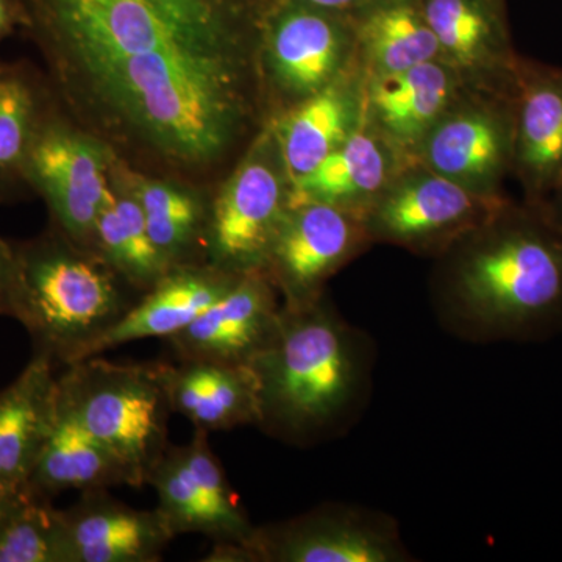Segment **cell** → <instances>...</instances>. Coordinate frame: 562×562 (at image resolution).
Here are the masks:
<instances>
[{"mask_svg":"<svg viewBox=\"0 0 562 562\" xmlns=\"http://www.w3.org/2000/svg\"><path fill=\"white\" fill-rule=\"evenodd\" d=\"M55 98L114 160L214 191L268 125V0H21Z\"/></svg>","mask_w":562,"mask_h":562,"instance_id":"obj_1","label":"cell"},{"mask_svg":"<svg viewBox=\"0 0 562 562\" xmlns=\"http://www.w3.org/2000/svg\"><path fill=\"white\" fill-rule=\"evenodd\" d=\"M439 324L464 341H543L562 331V228L531 203L506 199L435 258Z\"/></svg>","mask_w":562,"mask_h":562,"instance_id":"obj_2","label":"cell"},{"mask_svg":"<svg viewBox=\"0 0 562 562\" xmlns=\"http://www.w3.org/2000/svg\"><path fill=\"white\" fill-rule=\"evenodd\" d=\"M375 351L327 295L302 308L281 306L271 341L251 360L260 402L257 427L308 447L349 430L368 405Z\"/></svg>","mask_w":562,"mask_h":562,"instance_id":"obj_3","label":"cell"},{"mask_svg":"<svg viewBox=\"0 0 562 562\" xmlns=\"http://www.w3.org/2000/svg\"><path fill=\"white\" fill-rule=\"evenodd\" d=\"M13 247L10 317L27 330L33 353L54 364L85 360L140 297L98 254L52 225Z\"/></svg>","mask_w":562,"mask_h":562,"instance_id":"obj_4","label":"cell"},{"mask_svg":"<svg viewBox=\"0 0 562 562\" xmlns=\"http://www.w3.org/2000/svg\"><path fill=\"white\" fill-rule=\"evenodd\" d=\"M57 408L131 471L135 487L147 484L168 449L171 406L157 364H117L87 358L57 376Z\"/></svg>","mask_w":562,"mask_h":562,"instance_id":"obj_5","label":"cell"},{"mask_svg":"<svg viewBox=\"0 0 562 562\" xmlns=\"http://www.w3.org/2000/svg\"><path fill=\"white\" fill-rule=\"evenodd\" d=\"M260 63L271 121L330 87L360 63L350 14L291 0H268Z\"/></svg>","mask_w":562,"mask_h":562,"instance_id":"obj_6","label":"cell"},{"mask_svg":"<svg viewBox=\"0 0 562 562\" xmlns=\"http://www.w3.org/2000/svg\"><path fill=\"white\" fill-rule=\"evenodd\" d=\"M291 179L271 125L217 184L211 202L209 262L236 273L265 271L290 209Z\"/></svg>","mask_w":562,"mask_h":562,"instance_id":"obj_7","label":"cell"},{"mask_svg":"<svg viewBox=\"0 0 562 562\" xmlns=\"http://www.w3.org/2000/svg\"><path fill=\"white\" fill-rule=\"evenodd\" d=\"M113 155L79 127L58 101L41 122L27 161L33 198L49 211V225L95 254V225L110 191Z\"/></svg>","mask_w":562,"mask_h":562,"instance_id":"obj_8","label":"cell"},{"mask_svg":"<svg viewBox=\"0 0 562 562\" xmlns=\"http://www.w3.org/2000/svg\"><path fill=\"white\" fill-rule=\"evenodd\" d=\"M506 199L508 195L479 194L420 162L409 161L362 217L372 244H390L435 260L486 221Z\"/></svg>","mask_w":562,"mask_h":562,"instance_id":"obj_9","label":"cell"},{"mask_svg":"<svg viewBox=\"0 0 562 562\" xmlns=\"http://www.w3.org/2000/svg\"><path fill=\"white\" fill-rule=\"evenodd\" d=\"M372 246L361 211L330 203L292 205L266 258L281 306L302 308L327 295L328 281Z\"/></svg>","mask_w":562,"mask_h":562,"instance_id":"obj_10","label":"cell"},{"mask_svg":"<svg viewBox=\"0 0 562 562\" xmlns=\"http://www.w3.org/2000/svg\"><path fill=\"white\" fill-rule=\"evenodd\" d=\"M147 484L157 492L158 513L176 538L202 535L213 543L243 546L251 552L257 525L250 522L211 449L210 432L194 430L184 446L169 443Z\"/></svg>","mask_w":562,"mask_h":562,"instance_id":"obj_11","label":"cell"},{"mask_svg":"<svg viewBox=\"0 0 562 562\" xmlns=\"http://www.w3.org/2000/svg\"><path fill=\"white\" fill-rule=\"evenodd\" d=\"M514 95L468 91L436 122L413 161L479 194L501 198L513 172Z\"/></svg>","mask_w":562,"mask_h":562,"instance_id":"obj_12","label":"cell"},{"mask_svg":"<svg viewBox=\"0 0 562 562\" xmlns=\"http://www.w3.org/2000/svg\"><path fill=\"white\" fill-rule=\"evenodd\" d=\"M255 562H412L397 520L387 514L325 503L283 520L257 527Z\"/></svg>","mask_w":562,"mask_h":562,"instance_id":"obj_13","label":"cell"},{"mask_svg":"<svg viewBox=\"0 0 562 562\" xmlns=\"http://www.w3.org/2000/svg\"><path fill=\"white\" fill-rule=\"evenodd\" d=\"M441 58L471 91L514 95L520 55L505 0H420Z\"/></svg>","mask_w":562,"mask_h":562,"instance_id":"obj_14","label":"cell"},{"mask_svg":"<svg viewBox=\"0 0 562 562\" xmlns=\"http://www.w3.org/2000/svg\"><path fill=\"white\" fill-rule=\"evenodd\" d=\"M281 299L265 271L246 272L191 325L166 339L177 360L249 366L279 325Z\"/></svg>","mask_w":562,"mask_h":562,"instance_id":"obj_15","label":"cell"},{"mask_svg":"<svg viewBox=\"0 0 562 562\" xmlns=\"http://www.w3.org/2000/svg\"><path fill=\"white\" fill-rule=\"evenodd\" d=\"M468 91L442 58L401 72L364 74L362 121L413 160L414 151L436 122Z\"/></svg>","mask_w":562,"mask_h":562,"instance_id":"obj_16","label":"cell"},{"mask_svg":"<svg viewBox=\"0 0 562 562\" xmlns=\"http://www.w3.org/2000/svg\"><path fill=\"white\" fill-rule=\"evenodd\" d=\"M514 179L541 206L562 179V68L520 57L514 91Z\"/></svg>","mask_w":562,"mask_h":562,"instance_id":"obj_17","label":"cell"},{"mask_svg":"<svg viewBox=\"0 0 562 562\" xmlns=\"http://www.w3.org/2000/svg\"><path fill=\"white\" fill-rule=\"evenodd\" d=\"M61 517L72 562H157L176 539L157 508H132L109 490L81 492Z\"/></svg>","mask_w":562,"mask_h":562,"instance_id":"obj_18","label":"cell"},{"mask_svg":"<svg viewBox=\"0 0 562 562\" xmlns=\"http://www.w3.org/2000/svg\"><path fill=\"white\" fill-rule=\"evenodd\" d=\"M241 276L210 262L172 268L91 347L87 358L140 339L171 338L220 301Z\"/></svg>","mask_w":562,"mask_h":562,"instance_id":"obj_19","label":"cell"},{"mask_svg":"<svg viewBox=\"0 0 562 562\" xmlns=\"http://www.w3.org/2000/svg\"><path fill=\"white\" fill-rule=\"evenodd\" d=\"M364 70L360 63L341 79L269 121L291 183L316 169L362 122Z\"/></svg>","mask_w":562,"mask_h":562,"instance_id":"obj_20","label":"cell"},{"mask_svg":"<svg viewBox=\"0 0 562 562\" xmlns=\"http://www.w3.org/2000/svg\"><path fill=\"white\" fill-rule=\"evenodd\" d=\"M157 362L171 412L187 417L194 430L228 431L255 425L260 417L258 386L249 366L199 360Z\"/></svg>","mask_w":562,"mask_h":562,"instance_id":"obj_21","label":"cell"},{"mask_svg":"<svg viewBox=\"0 0 562 562\" xmlns=\"http://www.w3.org/2000/svg\"><path fill=\"white\" fill-rule=\"evenodd\" d=\"M117 172L135 195L147 231L169 268L209 262L213 192L183 181L133 171L114 160Z\"/></svg>","mask_w":562,"mask_h":562,"instance_id":"obj_22","label":"cell"},{"mask_svg":"<svg viewBox=\"0 0 562 562\" xmlns=\"http://www.w3.org/2000/svg\"><path fill=\"white\" fill-rule=\"evenodd\" d=\"M409 161L362 121L342 146L291 183L290 206L321 202L364 213Z\"/></svg>","mask_w":562,"mask_h":562,"instance_id":"obj_23","label":"cell"},{"mask_svg":"<svg viewBox=\"0 0 562 562\" xmlns=\"http://www.w3.org/2000/svg\"><path fill=\"white\" fill-rule=\"evenodd\" d=\"M57 416L54 362L33 353L24 371L0 391V484L25 487Z\"/></svg>","mask_w":562,"mask_h":562,"instance_id":"obj_24","label":"cell"},{"mask_svg":"<svg viewBox=\"0 0 562 562\" xmlns=\"http://www.w3.org/2000/svg\"><path fill=\"white\" fill-rule=\"evenodd\" d=\"M55 101L43 68L29 60H0V205L33 198L29 154Z\"/></svg>","mask_w":562,"mask_h":562,"instance_id":"obj_25","label":"cell"},{"mask_svg":"<svg viewBox=\"0 0 562 562\" xmlns=\"http://www.w3.org/2000/svg\"><path fill=\"white\" fill-rule=\"evenodd\" d=\"M135 487L131 471L68 414L57 408L54 427L27 482V490L52 498L65 491Z\"/></svg>","mask_w":562,"mask_h":562,"instance_id":"obj_26","label":"cell"},{"mask_svg":"<svg viewBox=\"0 0 562 562\" xmlns=\"http://www.w3.org/2000/svg\"><path fill=\"white\" fill-rule=\"evenodd\" d=\"M350 18L366 76L401 72L441 58L420 0H376Z\"/></svg>","mask_w":562,"mask_h":562,"instance_id":"obj_27","label":"cell"},{"mask_svg":"<svg viewBox=\"0 0 562 562\" xmlns=\"http://www.w3.org/2000/svg\"><path fill=\"white\" fill-rule=\"evenodd\" d=\"M95 254L139 295L171 271L151 241L135 195L111 165L110 191L95 225Z\"/></svg>","mask_w":562,"mask_h":562,"instance_id":"obj_28","label":"cell"},{"mask_svg":"<svg viewBox=\"0 0 562 562\" xmlns=\"http://www.w3.org/2000/svg\"><path fill=\"white\" fill-rule=\"evenodd\" d=\"M0 562H72L60 509L24 487L0 522Z\"/></svg>","mask_w":562,"mask_h":562,"instance_id":"obj_29","label":"cell"},{"mask_svg":"<svg viewBox=\"0 0 562 562\" xmlns=\"http://www.w3.org/2000/svg\"><path fill=\"white\" fill-rule=\"evenodd\" d=\"M14 283V247L0 236V316L11 313V294Z\"/></svg>","mask_w":562,"mask_h":562,"instance_id":"obj_30","label":"cell"},{"mask_svg":"<svg viewBox=\"0 0 562 562\" xmlns=\"http://www.w3.org/2000/svg\"><path fill=\"white\" fill-rule=\"evenodd\" d=\"M24 24L25 16L21 0H0V46L18 29L22 31Z\"/></svg>","mask_w":562,"mask_h":562,"instance_id":"obj_31","label":"cell"},{"mask_svg":"<svg viewBox=\"0 0 562 562\" xmlns=\"http://www.w3.org/2000/svg\"><path fill=\"white\" fill-rule=\"evenodd\" d=\"M291 2L305 3L317 9L336 11V13L353 14L376 0H291Z\"/></svg>","mask_w":562,"mask_h":562,"instance_id":"obj_32","label":"cell"},{"mask_svg":"<svg viewBox=\"0 0 562 562\" xmlns=\"http://www.w3.org/2000/svg\"><path fill=\"white\" fill-rule=\"evenodd\" d=\"M541 209L546 211L547 216L554 224L560 225L562 228V179L552 191V194L549 195V199L542 203Z\"/></svg>","mask_w":562,"mask_h":562,"instance_id":"obj_33","label":"cell"},{"mask_svg":"<svg viewBox=\"0 0 562 562\" xmlns=\"http://www.w3.org/2000/svg\"><path fill=\"white\" fill-rule=\"evenodd\" d=\"M24 490V487H9L0 484V522H2L3 516H5L7 512L11 506V503L14 502L16 495Z\"/></svg>","mask_w":562,"mask_h":562,"instance_id":"obj_34","label":"cell"}]
</instances>
